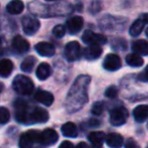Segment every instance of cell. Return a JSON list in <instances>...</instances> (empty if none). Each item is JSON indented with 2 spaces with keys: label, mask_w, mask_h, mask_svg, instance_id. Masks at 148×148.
<instances>
[{
  "label": "cell",
  "mask_w": 148,
  "mask_h": 148,
  "mask_svg": "<svg viewBox=\"0 0 148 148\" xmlns=\"http://www.w3.org/2000/svg\"><path fill=\"white\" fill-rule=\"evenodd\" d=\"M62 134L66 137L69 138H75L78 134V130H77L76 125L72 122H68V123H65L61 128Z\"/></svg>",
  "instance_id": "603a6c76"
},
{
  "label": "cell",
  "mask_w": 148,
  "mask_h": 148,
  "mask_svg": "<svg viewBox=\"0 0 148 148\" xmlns=\"http://www.w3.org/2000/svg\"><path fill=\"white\" fill-rule=\"evenodd\" d=\"M88 140L95 147H101L103 142L106 141V135L101 131H95L89 133Z\"/></svg>",
  "instance_id": "ffe728a7"
},
{
  "label": "cell",
  "mask_w": 148,
  "mask_h": 148,
  "mask_svg": "<svg viewBox=\"0 0 148 148\" xmlns=\"http://www.w3.org/2000/svg\"><path fill=\"white\" fill-rule=\"evenodd\" d=\"M25 9V4L21 0H12L6 5V10L10 14H19Z\"/></svg>",
  "instance_id": "44dd1931"
},
{
  "label": "cell",
  "mask_w": 148,
  "mask_h": 148,
  "mask_svg": "<svg viewBox=\"0 0 148 148\" xmlns=\"http://www.w3.org/2000/svg\"><path fill=\"white\" fill-rule=\"evenodd\" d=\"M103 53L101 45H89L86 47L83 52V57L87 60H95Z\"/></svg>",
  "instance_id": "9a60e30c"
},
{
  "label": "cell",
  "mask_w": 148,
  "mask_h": 148,
  "mask_svg": "<svg viewBox=\"0 0 148 148\" xmlns=\"http://www.w3.org/2000/svg\"><path fill=\"white\" fill-rule=\"evenodd\" d=\"M118 92H119V89H118L117 86L115 85H112V86H109L107 89H106L105 95L109 99H114L118 95Z\"/></svg>",
  "instance_id": "f546056e"
},
{
  "label": "cell",
  "mask_w": 148,
  "mask_h": 148,
  "mask_svg": "<svg viewBox=\"0 0 148 148\" xmlns=\"http://www.w3.org/2000/svg\"><path fill=\"white\" fill-rule=\"evenodd\" d=\"M46 1H54V0H46Z\"/></svg>",
  "instance_id": "ab89813d"
},
{
  "label": "cell",
  "mask_w": 148,
  "mask_h": 148,
  "mask_svg": "<svg viewBox=\"0 0 148 148\" xmlns=\"http://www.w3.org/2000/svg\"><path fill=\"white\" fill-rule=\"evenodd\" d=\"M99 125H101V121H99V120H97V119H91L88 121L89 127L95 128V127H99Z\"/></svg>",
  "instance_id": "e575fe53"
},
{
  "label": "cell",
  "mask_w": 148,
  "mask_h": 148,
  "mask_svg": "<svg viewBox=\"0 0 148 148\" xmlns=\"http://www.w3.org/2000/svg\"><path fill=\"white\" fill-rule=\"evenodd\" d=\"M13 70V63L9 59H2L0 63V74L2 77H8Z\"/></svg>",
  "instance_id": "cb8c5ba5"
},
{
  "label": "cell",
  "mask_w": 148,
  "mask_h": 148,
  "mask_svg": "<svg viewBox=\"0 0 148 148\" xmlns=\"http://www.w3.org/2000/svg\"><path fill=\"white\" fill-rule=\"evenodd\" d=\"M59 135L54 129H46L40 134L39 142L44 145H53L57 142Z\"/></svg>",
  "instance_id": "30bf717a"
},
{
  "label": "cell",
  "mask_w": 148,
  "mask_h": 148,
  "mask_svg": "<svg viewBox=\"0 0 148 148\" xmlns=\"http://www.w3.org/2000/svg\"><path fill=\"white\" fill-rule=\"evenodd\" d=\"M36 64V58L33 57V56H29V57L25 58L23 62H21V68L23 72H27V73H29V72L33 71V68Z\"/></svg>",
  "instance_id": "4316f807"
},
{
  "label": "cell",
  "mask_w": 148,
  "mask_h": 148,
  "mask_svg": "<svg viewBox=\"0 0 148 148\" xmlns=\"http://www.w3.org/2000/svg\"><path fill=\"white\" fill-rule=\"evenodd\" d=\"M59 148H74V147H73V144L70 141H63L60 144Z\"/></svg>",
  "instance_id": "d590c367"
},
{
  "label": "cell",
  "mask_w": 148,
  "mask_h": 148,
  "mask_svg": "<svg viewBox=\"0 0 148 148\" xmlns=\"http://www.w3.org/2000/svg\"><path fill=\"white\" fill-rule=\"evenodd\" d=\"M125 147L126 148H139V146L136 144V142L134 141L132 138H130V139H128L127 142H126Z\"/></svg>",
  "instance_id": "836d02e7"
},
{
  "label": "cell",
  "mask_w": 148,
  "mask_h": 148,
  "mask_svg": "<svg viewBox=\"0 0 148 148\" xmlns=\"http://www.w3.org/2000/svg\"><path fill=\"white\" fill-rule=\"evenodd\" d=\"M126 62H127L128 65L132 66V67H141L143 65L144 61L140 55L134 53V54H129L126 57Z\"/></svg>",
  "instance_id": "484cf974"
},
{
  "label": "cell",
  "mask_w": 148,
  "mask_h": 148,
  "mask_svg": "<svg viewBox=\"0 0 148 148\" xmlns=\"http://www.w3.org/2000/svg\"><path fill=\"white\" fill-rule=\"evenodd\" d=\"M52 74V68L48 63H41L36 70V75L40 80H46Z\"/></svg>",
  "instance_id": "d6986e66"
},
{
  "label": "cell",
  "mask_w": 148,
  "mask_h": 148,
  "mask_svg": "<svg viewBox=\"0 0 148 148\" xmlns=\"http://www.w3.org/2000/svg\"><path fill=\"white\" fill-rule=\"evenodd\" d=\"M83 43L88 45H103L107 43V38L99 34H95L91 31H85L82 35Z\"/></svg>",
  "instance_id": "ba28073f"
},
{
  "label": "cell",
  "mask_w": 148,
  "mask_h": 148,
  "mask_svg": "<svg viewBox=\"0 0 148 148\" xmlns=\"http://www.w3.org/2000/svg\"><path fill=\"white\" fill-rule=\"evenodd\" d=\"M106 143L111 148H121L123 145V137L120 134L110 133L106 136Z\"/></svg>",
  "instance_id": "e0dca14e"
},
{
  "label": "cell",
  "mask_w": 148,
  "mask_h": 148,
  "mask_svg": "<svg viewBox=\"0 0 148 148\" xmlns=\"http://www.w3.org/2000/svg\"><path fill=\"white\" fill-rule=\"evenodd\" d=\"M105 110V103L103 101H97L91 107V114L95 116H99Z\"/></svg>",
  "instance_id": "83f0119b"
},
{
  "label": "cell",
  "mask_w": 148,
  "mask_h": 148,
  "mask_svg": "<svg viewBox=\"0 0 148 148\" xmlns=\"http://www.w3.org/2000/svg\"><path fill=\"white\" fill-rule=\"evenodd\" d=\"M40 132L37 130H29L23 133L19 138V148H32L36 142L40 140Z\"/></svg>",
  "instance_id": "5b68a950"
},
{
  "label": "cell",
  "mask_w": 148,
  "mask_h": 148,
  "mask_svg": "<svg viewBox=\"0 0 148 148\" xmlns=\"http://www.w3.org/2000/svg\"><path fill=\"white\" fill-rule=\"evenodd\" d=\"M9 118H10V115H9L8 110L4 107L0 108V123L4 125L5 123L9 121Z\"/></svg>",
  "instance_id": "f1b7e54d"
},
{
  "label": "cell",
  "mask_w": 148,
  "mask_h": 148,
  "mask_svg": "<svg viewBox=\"0 0 148 148\" xmlns=\"http://www.w3.org/2000/svg\"><path fill=\"white\" fill-rule=\"evenodd\" d=\"M132 50L138 55H148V42L145 40H138L132 45Z\"/></svg>",
  "instance_id": "7402d4cb"
},
{
  "label": "cell",
  "mask_w": 148,
  "mask_h": 148,
  "mask_svg": "<svg viewBox=\"0 0 148 148\" xmlns=\"http://www.w3.org/2000/svg\"><path fill=\"white\" fill-rule=\"evenodd\" d=\"M142 19H143L145 23H148V13H146V14H143L142 15Z\"/></svg>",
  "instance_id": "74e56055"
},
{
  "label": "cell",
  "mask_w": 148,
  "mask_h": 148,
  "mask_svg": "<svg viewBox=\"0 0 148 148\" xmlns=\"http://www.w3.org/2000/svg\"><path fill=\"white\" fill-rule=\"evenodd\" d=\"M147 148H148V146H147Z\"/></svg>",
  "instance_id": "b9f144b4"
},
{
  "label": "cell",
  "mask_w": 148,
  "mask_h": 148,
  "mask_svg": "<svg viewBox=\"0 0 148 148\" xmlns=\"http://www.w3.org/2000/svg\"><path fill=\"white\" fill-rule=\"evenodd\" d=\"M133 116L135 121L139 122V123L145 122L148 119V106L140 105L136 107L133 111Z\"/></svg>",
  "instance_id": "ac0fdd59"
},
{
  "label": "cell",
  "mask_w": 148,
  "mask_h": 148,
  "mask_svg": "<svg viewBox=\"0 0 148 148\" xmlns=\"http://www.w3.org/2000/svg\"><path fill=\"white\" fill-rule=\"evenodd\" d=\"M83 27V18L81 16H73L66 23V27L70 34H77Z\"/></svg>",
  "instance_id": "4fadbf2b"
},
{
  "label": "cell",
  "mask_w": 148,
  "mask_h": 148,
  "mask_svg": "<svg viewBox=\"0 0 148 148\" xmlns=\"http://www.w3.org/2000/svg\"><path fill=\"white\" fill-rule=\"evenodd\" d=\"M138 78H139L140 80H142V81H147V82H148V65L146 66V68L144 69V71L141 72V73L139 74Z\"/></svg>",
  "instance_id": "d6a6232c"
},
{
  "label": "cell",
  "mask_w": 148,
  "mask_h": 148,
  "mask_svg": "<svg viewBox=\"0 0 148 148\" xmlns=\"http://www.w3.org/2000/svg\"><path fill=\"white\" fill-rule=\"evenodd\" d=\"M75 148H89V146H88V144L85 143V142H80V143L77 144Z\"/></svg>",
  "instance_id": "8d00e7d4"
},
{
  "label": "cell",
  "mask_w": 148,
  "mask_h": 148,
  "mask_svg": "<svg viewBox=\"0 0 148 148\" xmlns=\"http://www.w3.org/2000/svg\"><path fill=\"white\" fill-rule=\"evenodd\" d=\"M35 99L42 105L46 106V107H50L54 101V95L49 91L43 90V89H39L37 92L35 93Z\"/></svg>",
  "instance_id": "5bb4252c"
},
{
  "label": "cell",
  "mask_w": 148,
  "mask_h": 148,
  "mask_svg": "<svg viewBox=\"0 0 148 148\" xmlns=\"http://www.w3.org/2000/svg\"><path fill=\"white\" fill-rule=\"evenodd\" d=\"M12 48L18 53H25L29 51V43L25 39H23L21 36H16L12 40Z\"/></svg>",
  "instance_id": "2e32d148"
},
{
  "label": "cell",
  "mask_w": 148,
  "mask_h": 148,
  "mask_svg": "<svg viewBox=\"0 0 148 148\" xmlns=\"http://www.w3.org/2000/svg\"><path fill=\"white\" fill-rule=\"evenodd\" d=\"M12 88L15 92L23 95H29L33 92L35 85L31 78L25 75H16L12 81Z\"/></svg>",
  "instance_id": "7a4b0ae2"
},
{
  "label": "cell",
  "mask_w": 148,
  "mask_h": 148,
  "mask_svg": "<svg viewBox=\"0 0 148 148\" xmlns=\"http://www.w3.org/2000/svg\"><path fill=\"white\" fill-rule=\"evenodd\" d=\"M49 120V114L45 109L35 107L31 112V124L46 123Z\"/></svg>",
  "instance_id": "8fae6325"
},
{
  "label": "cell",
  "mask_w": 148,
  "mask_h": 148,
  "mask_svg": "<svg viewBox=\"0 0 148 148\" xmlns=\"http://www.w3.org/2000/svg\"><path fill=\"white\" fill-rule=\"evenodd\" d=\"M90 82V76L80 75L72 84L66 99V109L68 113H76L87 103V87Z\"/></svg>",
  "instance_id": "6da1fadb"
},
{
  "label": "cell",
  "mask_w": 148,
  "mask_h": 148,
  "mask_svg": "<svg viewBox=\"0 0 148 148\" xmlns=\"http://www.w3.org/2000/svg\"><path fill=\"white\" fill-rule=\"evenodd\" d=\"M145 23H146L142 18L135 21L133 23H132L131 27H130V29H129L130 35H131L132 37H138V36L141 34V32L143 31Z\"/></svg>",
  "instance_id": "d4e9b609"
},
{
  "label": "cell",
  "mask_w": 148,
  "mask_h": 148,
  "mask_svg": "<svg viewBox=\"0 0 148 148\" xmlns=\"http://www.w3.org/2000/svg\"><path fill=\"white\" fill-rule=\"evenodd\" d=\"M35 49L39 55L43 57H51L55 54V47L53 44L48 42H41L35 46Z\"/></svg>",
  "instance_id": "7c38bea8"
},
{
  "label": "cell",
  "mask_w": 148,
  "mask_h": 148,
  "mask_svg": "<svg viewBox=\"0 0 148 148\" xmlns=\"http://www.w3.org/2000/svg\"><path fill=\"white\" fill-rule=\"evenodd\" d=\"M146 36H147V37H148V27H147V29H146Z\"/></svg>",
  "instance_id": "f35d334b"
},
{
  "label": "cell",
  "mask_w": 148,
  "mask_h": 148,
  "mask_svg": "<svg viewBox=\"0 0 148 148\" xmlns=\"http://www.w3.org/2000/svg\"><path fill=\"white\" fill-rule=\"evenodd\" d=\"M65 33H66V29H65V27L62 25H56L53 29V35L57 38H62L65 35Z\"/></svg>",
  "instance_id": "4dcf8cb0"
},
{
  "label": "cell",
  "mask_w": 148,
  "mask_h": 148,
  "mask_svg": "<svg viewBox=\"0 0 148 148\" xmlns=\"http://www.w3.org/2000/svg\"><path fill=\"white\" fill-rule=\"evenodd\" d=\"M15 119L19 123L29 125L31 124V112L32 108L23 99H17L15 101Z\"/></svg>",
  "instance_id": "3957f363"
},
{
  "label": "cell",
  "mask_w": 148,
  "mask_h": 148,
  "mask_svg": "<svg viewBox=\"0 0 148 148\" xmlns=\"http://www.w3.org/2000/svg\"><path fill=\"white\" fill-rule=\"evenodd\" d=\"M128 113L127 109L124 107H118L115 108L110 113V122L114 126H121L126 123L128 119Z\"/></svg>",
  "instance_id": "277c9868"
},
{
  "label": "cell",
  "mask_w": 148,
  "mask_h": 148,
  "mask_svg": "<svg viewBox=\"0 0 148 148\" xmlns=\"http://www.w3.org/2000/svg\"><path fill=\"white\" fill-rule=\"evenodd\" d=\"M101 10V2L99 1H95L92 2L91 4V7H90V11L92 13H97Z\"/></svg>",
  "instance_id": "1f68e13d"
},
{
  "label": "cell",
  "mask_w": 148,
  "mask_h": 148,
  "mask_svg": "<svg viewBox=\"0 0 148 148\" xmlns=\"http://www.w3.org/2000/svg\"><path fill=\"white\" fill-rule=\"evenodd\" d=\"M95 148H101V147H95Z\"/></svg>",
  "instance_id": "60d3db41"
},
{
  "label": "cell",
  "mask_w": 148,
  "mask_h": 148,
  "mask_svg": "<svg viewBox=\"0 0 148 148\" xmlns=\"http://www.w3.org/2000/svg\"><path fill=\"white\" fill-rule=\"evenodd\" d=\"M103 68L109 71H116L119 70L122 66L121 58L116 54H108L103 60Z\"/></svg>",
  "instance_id": "9c48e42d"
},
{
  "label": "cell",
  "mask_w": 148,
  "mask_h": 148,
  "mask_svg": "<svg viewBox=\"0 0 148 148\" xmlns=\"http://www.w3.org/2000/svg\"><path fill=\"white\" fill-rule=\"evenodd\" d=\"M23 23V29L25 34H27V36H33L39 31L40 29V21L37 18L33 16H25L21 21Z\"/></svg>",
  "instance_id": "52a82bcc"
},
{
  "label": "cell",
  "mask_w": 148,
  "mask_h": 148,
  "mask_svg": "<svg viewBox=\"0 0 148 148\" xmlns=\"http://www.w3.org/2000/svg\"><path fill=\"white\" fill-rule=\"evenodd\" d=\"M64 52H65L66 59H67L69 62L76 61V60H78L81 56L80 45H79V43L76 41L69 42V43L65 46Z\"/></svg>",
  "instance_id": "8992f818"
}]
</instances>
